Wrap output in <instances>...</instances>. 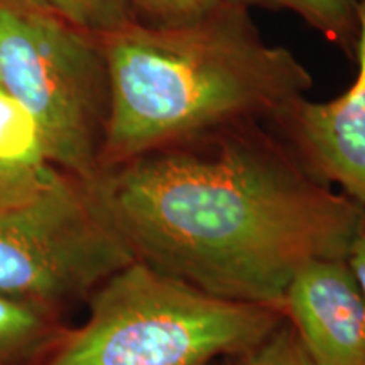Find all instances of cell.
<instances>
[{"mask_svg": "<svg viewBox=\"0 0 365 365\" xmlns=\"http://www.w3.org/2000/svg\"><path fill=\"white\" fill-rule=\"evenodd\" d=\"M255 122L100 168L85 185L135 261L218 298L281 312L304 264L346 259L365 210Z\"/></svg>", "mask_w": 365, "mask_h": 365, "instance_id": "1", "label": "cell"}, {"mask_svg": "<svg viewBox=\"0 0 365 365\" xmlns=\"http://www.w3.org/2000/svg\"><path fill=\"white\" fill-rule=\"evenodd\" d=\"M98 39L108 83L98 170L217 127L274 118L313 85L289 49L261 38L247 9L228 4Z\"/></svg>", "mask_w": 365, "mask_h": 365, "instance_id": "2", "label": "cell"}, {"mask_svg": "<svg viewBox=\"0 0 365 365\" xmlns=\"http://www.w3.org/2000/svg\"><path fill=\"white\" fill-rule=\"evenodd\" d=\"M90 314L44 365H212L239 357L281 312L208 294L132 261L93 291Z\"/></svg>", "mask_w": 365, "mask_h": 365, "instance_id": "3", "label": "cell"}, {"mask_svg": "<svg viewBox=\"0 0 365 365\" xmlns=\"http://www.w3.org/2000/svg\"><path fill=\"white\" fill-rule=\"evenodd\" d=\"M95 39L51 11L0 6V86L33 117L46 161L81 181L98 171L97 132L108 108Z\"/></svg>", "mask_w": 365, "mask_h": 365, "instance_id": "4", "label": "cell"}, {"mask_svg": "<svg viewBox=\"0 0 365 365\" xmlns=\"http://www.w3.org/2000/svg\"><path fill=\"white\" fill-rule=\"evenodd\" d=\"M132 261L78 178L59 175L31 202L0 208V294L9 298L53 312Z\"/></svg>", "mask_w": 365, "mask_h": 365, "instance_id": "5", "label": "cell"}, {"mask_svg": "<svg viewBox=\"0 0 365 365\" xmlns=\"http://www.w3.org/2000/svg\"><path fill=\"white\" fill-rule=\"evenodd\" d=\"M354 83L330 102L301 98L271 120L281 127L304 166L365 210V0H359Z\"/></svg>", "mask_w": 365, "mask_h": 365, "instance_id": "6", "label": "cell"}, {"mask_svg": "<svg viewBox=\"0 0 365 365\" xmlns=\"http://www.w3.org/2000/svg\"><path fill=\"white\" fill-rule=\"evenodd\" d=\"M281 313L314 365H365V298L346 259L304 264Z\"/></svg>", "mask_w": 365, "mask_h": 365, "instance_id": "7", "label": "cell"}, {"mask_svg": "<svg viewBox=\"0 0 365 365\" xmlns=\"http://www.w3.org/2000/svg\"><path fill=\"white\" fill-rule=\"evenodd\" d=\"M56 335L53 312L0 294V365H17Z\"/></svg>", "mask_w": 365, "mask_h": 365, "instance_id": "8", "label": "cell"}, {"mask_svg": "<svg viewBox=\"0 0 365 365\" xmlns=\"http://www.w3.org/2000/svg\"><path fill=\"white\" fill-rule=\"evenodd\" d=\"M240 9H286L308 22L345 53L355 51L359 33V0H220Z\"/></svg>", "mask_w": 365, "mask_h": 365, "instance_id": "9", "label": "cell"}, {"mask_svg": "<svg viewBox=\"0 0 365 365\" xmlns=\"http://www.w3.org/2000/svg\"><path fill=\"white\" fill-rule=\"evenodd\" d=\"M0 163L44 166L39 130L33 117L0 86Z\"/></svg>", "mask_w": 365, "mask_h": 365, "instance_id": "10", "label": "cell"}, {"mask_svg": "<svg viewBox=\"0 0 365 365\" xmlns=\"http://www.w3.org/2000/svg\"><path fill=\"white\" fill-rule=\"evenodd\" d=\"M48 6L68 24L97 38L134 22L129 0H48Z\"/></svg>", "mask_w": 365, "mask_h": 365, "instance_id": "11", "label": "cell"}, {"mask_svg": "<svg viewBox=\"0 0 365 365\" xmlns=\"http://www.w3.org/2000/svg\"><path fill=\"white\" fill-rule=\"evenodd\" d=\"M61 175L51 164L17 166L0 163V208L27 203L51 186Z\"/></svg>", "mask_w": 365, "mask_h": 365, "instance_id": "12", "label": "cell"}, {"mask_svg": "<svg viewBox=\"0 0 365 365\" xmlns=\"http://www.w3.org/2000/svg\"><path fill=\"white\" fill-rule=\"evenodd\" d=\"M235 359L234 365H314L286 319L261 344Z\"/></svg>", "mask_w": 365, "mask_h": 365, "instance_id": "13", "label": "cell"}, {"mask_svg": "<svg viewBox=\"0 0 365 365\" xmlns=\"http://www.w3.org/2000/svg\"><path fill=\"white\" fill-rule=\"evenodd\" d=\"M129 2L143 9L145 14L159 21V24L195 19L222 4L220 0H129Z\"/></svg>", "mask_w": 365, "mask_h": 365, "instance_id": "14", "label": "cell"}, {"mask_svg": "<svg viewBox=\"0 0 365 365\" xmlns=\"http://www.w3.org/2000/svg\"><path fill=\"white\" fill-rule=\"evenodd\" d=\"M346 262H349L350 269H352L355 279H357L365 298V220L362 227H360L357 237H355L349 255H346Z\"/></svg>", "mask_w": 365, "mask_h": 365, "instance_id": "15", "label": "cell"}, {"mask_svg": "<svg viewBox=\"0 0 365 365\" xmlns=\"http://www.w3.org/2000/svg\"><path fill=\"white\" fill-rule=\"evenodd\" d=\"M11 6L27 9V11H49L48 0H9Z\"/></svg>", "mask_w": 365, "mask_h": 365, "instance_id": "16", "label": "cell"}]
</instances>
